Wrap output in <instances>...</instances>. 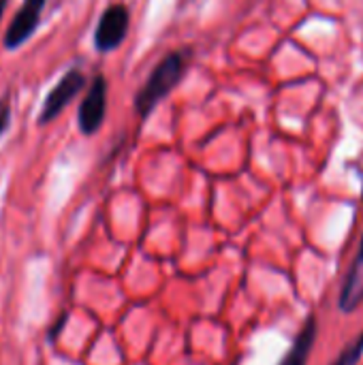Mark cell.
I'll return each mask as SVG.
<instances>
[{"mask_svg":"<svg viewBox=\"0 0 363 365\" xmlns=\"http://www.w3.org/2000/svg\"><path fill=\"white\" fill-rule=\"evenodd\" d=\"M190 60H193V49L184 47V49L169 51L152 68L150 77L145 79V83L141 86V90H137V94L133 98L135 113L141 122H145L150 118V113L180 86V81L188 73Z\"/></svg>","mask_w":363,"mask_h":365,"instance_id":"1","label":"cell"},{"mask_svg":"<svg viewBox=\"0 0 363 365\" xmlns=\"http://www.w3.org/2000/svg\"><path fill=\"white\" fill-rule=\"evenodd\" d=\"M86 83H88V79L81 71L68 68L58 79V83L49 90V94L45 96L41 113H39V126H47L49 122H53L68 107V103L86 88Z\"/></svg>","mask_w":363,"mask_h":365,"instance_id":"2","label":"cell"},{"mask_svg":"<svg viewBox=\"0 0 363 365\" xmlns=\"http://www.w3.org/2000/svg\"><path fill=\"white\" fill-rule=\"evenodd\" d=\"M131 26V13L126 4H111L103 11L96 30H94V47L101 53H109L113 49H118L128 32Z\"/></svg>","mask_w":363,"mask_h":365,"instance_id":"3","label":"cell"},{"mask_svg":"<svg viewBox=\"0 0 363 365\" xmlns=\"http://www.w3.org/2000/svg\"><path fill=\"white\" fill-rule=\"evenodd\" d=\"M107 115V79L105 75H94V79L88 86V92L79 105L77 111V124L79 130L86 137H92L101 130Z\"/></svg>","mask_w":363,"mask_h":365,"instance_id":"4","label":"cell"},{"mask_svg":"<svg viewBox=\"0 0 363 365\" xmlns=\"http://www.w3.org/2000/svg\"><path fill=\"white\" fill-rule=\"evenodd\" d=\"M45 4H47V0H24L21 2L19 11L15 13L13 21L9 24V28L4 32V47L9 51L21 47L34 34V30L41 24Z\"/></svg>","mask_w":363,"mask_h":365,"instance_id":"5","label":"cell"},{"mask_svg":"<svg viewBox=\"0 0 363 365\" xmlns=\"http://www.w3.org/2000/svg\"><path fill=\"white\" fill-rule=\"evenodd\" d=\"M363 302V240L359 246V252L349 269V276L344 280L342 287V295H340V308L344 312H353Z\"/></svg>","mask_w":363,"mask_h":365,"instance_id":"6","label":"cell"},{"mask_svg":"<svg viewBox=\"0 0 363 365\" xmlns=\"http://www.w3.org/2000/svg\"><path fill=\"white\" fill-rule=\"evenodd\" d=\"M317 340V321L310 317L304 325V329L300 331L295 344L291 346L289 355L280 361V365H306L308 364V357H310V351H312V344Z\"/></svg>","mask_w":363,"mask_h":365,"instance_id":"7","label":"cell"},{"mask_svg":"<svg viewBox=\"0 0 363 365\" xmlns=\"http://www.w3.org/2000/svg\"><path fill=\"white\" fill-rule=\"evenodd\" d=\"M363 355V334L355 340V344L347 346L342 351V355L338 357V361H334V365H357V361L362 359Z\"/></svg>","mask_w":363,"mask_h":365,"instance_id":"8","label":"cell"},{"mask_svg":"<svg viewBox=\"0 0 363 365\" xmlns=\"http://www.w3.org/2000/svg\"><path fill=\"white\" fill-rule=\"evenodd\" d=\"M9 126H11V92L6 90L0 96V139L4 137Z\"/></svg>","mask_w":363,"mask_h":365,"instance_id":"9","label":"cell"},{"mask_svg":"<svg viewBox=\"0 0 363 365\" xmlns=\"http://www.w3.org/2000/svg\"><path fill=\"white\" fill-rule=\"evenodd\" d=\"M6 4H9V0H0V19H2V15H4V9H6Z\"/></svg>","mask_w":363,"mask_h":365,"instance_id":"10","label":"cell"}]
</instances>
